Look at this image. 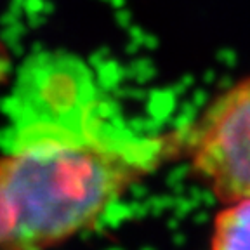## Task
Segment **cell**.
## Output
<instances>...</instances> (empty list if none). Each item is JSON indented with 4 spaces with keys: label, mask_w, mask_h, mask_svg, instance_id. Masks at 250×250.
Here are the masks:
<instances>
[{
    "label": "cell",
    "mask_w": 250,
    "mask_h": 250,
    "mask_svg": "<svg viewBox=\"0 0 250 250\" xmlns=\"http://www.w3.org/2000/svg\"><path fill=\"white\" fill-rule=\"evenodd\" d=\"M176 151L177 137L20 136L18 149L0 158V250L66 242Z\"/></svg>",
    "instance_id": "cell-1"
},
{
    "label": "cell",
    "mask_w": 250,
    "mask_h": 250,
    "mask_svg": "<svg viewBox=\"0 0 250 250\" xmlns=\"http://www.w3.org/2000/svg\"><path fill=\"white\" fill-rule=\"evenodd\" d=\"M177 141L219 202L250 198V75L217 94Z\"/></svg>",
    "instance_id": "cell-2"
},
{
    "label": "cell",
    "mask_w": 250,
    "mask_h": 250,
    "mask_svg": "<svg viewBox=\"0 0 250 250\" xmlns=\"http://www.w3.org/2000/svg\"><path fill=\"white\" fill-rule=\"evenodd\" d=\"M94 87L85 66L70 59L40 61L18 90L20 136L92 134Z\"/></svg>",
    "instance_id": "cell-3"
},
{
    "label": "cell",
    "mask_w": 250,
    "mask_h": 250,
    "mask_svg": "<svg viewBox=\"0 0 250 250\" xmlns=\"http://www.w3.org/2000/svg\"><path fill=\"white\" fill-rule=\"evenodd\" d=\"M210 250H250V198L224 203L217 212Z\"/></svg>",
    "instance_id": "cell-4"
}]
</instances>
